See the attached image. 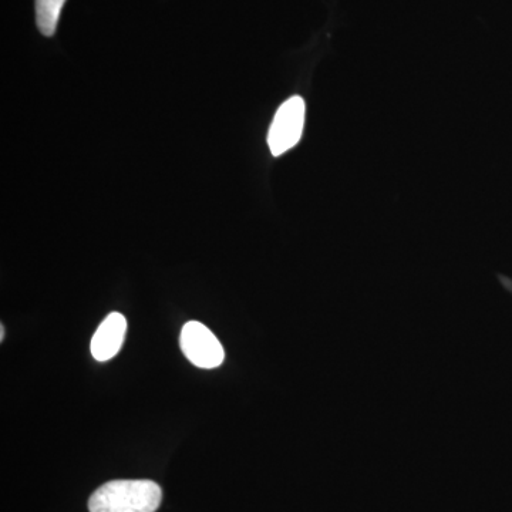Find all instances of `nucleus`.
I'll use <instances>...</instances> for the list:
<instances>
[{
  "label": "nucleus",
  "mask_w": 512,
  "mask_h": 512,
  "mask_svg": "<svg viewBox=\"0 0 512 512\" xmlns=\"http://www.w3.org/2000/svg\"><path fill=\"white\" fill-rule=\"evenodd\" d=\"M163 500L151 480H114L101 485L89 500L90 512H156Z\"/></svg>",
  "instance_id": "f257e3e1"
},
{
  "label": "nucleus",
  "mask_w": 512,
  "mask_h": 512,
  "mask_svg": "<svg viewBox=\"0 0 512 512\" xmlns=\"http://www.w3.org/2000/svg\"><path fill=\"white\" fill-rule=\"evenodd\" d=\"M305 126V101L293 96L278 111L268 133V146L275 157L282 156L301 140Z\"/></svg>",
  "instance_id": "f03ea898"
},
{
  "label": "nucleus",
  "mask_w": 512,
  "mask_h": 512,
  "mask_svg": "<svg viewBox=\"0 0 512 512\" xmlns=\"http://www.w3.org/2000/svg\"><path fill=\"white\" fill-rule=\"evenodd\" d=\"M180 345L185 357L201 369H215L224 362L225 353L220 340L207 326L195 320L185 323Z\"/></svg>",
  "instance_id": "7ed1b4c3"
},
{
  "label": "nucleus",
  "mask_w": 512,
  "mask_h": 512,
  "mask_svg": "<svg viewBox=\"0 0 512 512\" xmlns=\"http://www.w3.org/2000/svg\"><path fill=\"white\" fill-rule=\"evenodd\" d=\"M127 320L113 312L103 320L92 339V355L97 362H107L120 352L126 336Z\"/></svg>",
  "instance_id": "20e7f679"
},
{
  "label": "nucleus",
  "mask_w": 512,
  "mask_h": 512,
  "mask_svg": "<svg viewBox=\"0 0 512 512\" xmlns=\"http://www.w3.org/2000/svg\"><path fill=\"white\" fill-rule=\"evenodd\" d=\"M64 3L66 0H36L37 29L42 35H55Z\"/></svg>",
  "instance_id": "39448f33"
},
{
  "label": "nucleus",
  "mask_w": 512,
  "mask_h": 512,
  "mask_svg": "<svg viewBox=\"0 0 512 512\" xmlns=\"http://www.w3.org/2000/svg\"><path fill=\"white\" fill-rule=\"evenodd\" d=\"M3 338H5V328L0 326V340H3Z\"/></svg>",
  "instance_id": "423d86ee"
}]
</instances>
